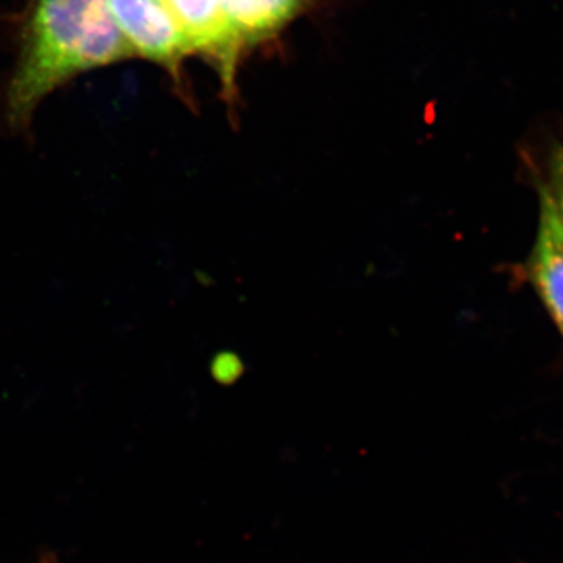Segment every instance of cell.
Returning <instances> with one entry per match:
<instances>
[{
	"label": "cell",
	"mask_w": 563,
	"mask_h": 563,
	"mask_svg": "<svg viewBox=\"0 0 563 563\" xmlns=\"http://www.w3.org/2000/svg\"><path fill=\"white\" fill-rule=\"evenodd\" d=\"M131 58L110 0H36L7 88V124L13 132H27L52 92L88 70Z\"/></svg>",
	"instance_id": "6da1fadb"
},
{
	"label": "cell",
	"mask_w": 563,
	"mask_h": 563,
	"mask_svg": "<svg viewBox=\"0 0 563 563\" xmlns=\"http://www.w3.org/2000/svg\"><path fill=\"white\" fill-rule=\"evenodd\" d=\"M110 9L133 57L155 63L179 80L181 62L191 51L166 0H110Z\"/></svg>",
	"instance_id": "7a4b0ae2"
},
{
	"label": "cell",
	"mask_w": 563,
	"mask_h": 563,
	"mask_svg": "<svg viewBox=\"0 0 563 563\" xmlns=\"http://www.w3.org/2000/svg\"><path fill=\"white\" fill-rule=\"evenodd\" d=\"M179 24L191 54L203 55L220 74L222 98L236 102V66L240 49L225 20L221 0H166Z\"/></svg>",
	"instance_id": "3957f363"
},
{
	"label": "cell",
	"mask_w": 563,
	"mask_h": 563,
	"mask_svg": "<svg viewBox=\"0 0 563 563\" xmlns=\"http://www.w3.org/2000/svg\"><path fill=\"white\" fill-rule=\"evenodd\" d=\"M537 192L539 228L525 274L563 336V224L550 198L540 188Z\"/></svg>",
	"instance_id": "277c9868"
},
{
	"label": "cell",
	"mask_w": 563,
	"mask_h": 563,
	"mask_svg": "<svg viewBox=\"0 0 563 563\" xmlns=\"http://www.w3.org/2000/svg\"><path fill=\"white\" fill-rule=\"evenodd\" d=\"M225 20L240 49L274 38L312 0H221Z\"/></svg>",
	"instance_id": "5b68a950"
},
{
	"label": "cell",
	"mask_w": 563,
	"mask_h": 563,
	"mask_svg": "<svg viewBox=\"0 0 563 563\" xmlns=\"http://www.w3.org/2000/svg\"><path fill=\"white\" fill-rule=\"evenodd\" d=\"M542 163L533 172V181L550 198L563 224V139L551 136L548 140Z\"/></svg>",
	"instance_id": "8992f818"
},
{
	"label": "cell",
	"mask_w": 563,
	"mask_h": 563,
	"mask_svg": "<svg viewBox=\"0 0 563 563\" xmlns=\"http://www.w3.org/2000/svg\"><path fill=\"white\" fill-rule=\"evenodd\" d=\"M246 372V366L239 354L231 351L220 352L211 361L210 373L217 383L222 385L235 384Z\"/></svg>",
	"instance_id": "52a82bcc"
}]
</instances>
